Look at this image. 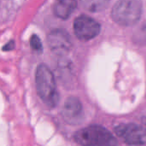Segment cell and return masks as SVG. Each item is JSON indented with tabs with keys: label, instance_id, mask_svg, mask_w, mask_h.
<instances>
[{
	"label": "cell",
	"instance_id": "6da1fadb",
	"mask_svg": "<svg viewBox=\"0 0 146 146\" xmlns=\"http://www.w3.org/2000/svg\"><path fill=\"white\" fill-rule=\"evenodd\" d=\"M35 83L38 95L44 104L50 108L56 107L59 102V93L54 75L45 64L38 66L35 74Z\"/></svg>",
	"mask_w": 146,
	"mask_h": 146
},
{
	"label": "cell",
	"instance_id": "7a4b0ae2",
	"mask_svg": "<svg viewBox=\"0 0 146 146\" xmlns=\"http://www.w3.org/2000/svg\"><path fill=\"white\" fill-rule=\"evenodd\" d=\"M74 140L80 146H117L118 143L113 134L98 125H92L77 131Z\"/></svg>",
	"mask_w": 146,
	"mask_h": 146
},
{
	"label": "cell",
	"instance_id": "3957f363",
	"mask_svg": "<svg viewBox=\"0 0 146 146\" xmlns=\"http://www.w3.org/2000/svg\"><path fill=\"white\" fill-rule=\"evenodd\" d=\"M142 7V0H118L112 9L111 17L121 26H133L141 17Z\"/></svg>",
	"mask_w": 146,
	"mask_h": 146
},
{
	"label": "cell",
	"instance_id": "277c9868",
	"mask_svg": "<svg viewBox=\"0 0 146 146\" xmlns=\"http://www.w3.org/2000/svg\"><path fill=\"white\" fill-rule=\"evenodd\" d=\"M115 133L127 145H144L146 144V130L138 124H120L115 128Z\"/></svg>",
	"mask_w": 146,
	"mask_h": 146
},
{
	"label": "cell",
	"instance_id": "5b68a950",
	"mask_svg": "<svg viewBox=\"0 0 146 146\" xmlns=\"http://www.w3.org/2000/svg\"><path fill=\"white\" fill-rule=\"evenodd\" d=\"M101 30L100 24L93 18L82 15L74 22V32L76 37L82 41H88L97 37Z\"/></svg>",
	"mask_w": 146,
	"mask_h": 146
},
{
	"label": "cell",
	"instance_id": "8992f818",
	"mask_svg": "<svg viewBox=\"0 0 146 146\" xmlns=\"http://www.w3.org/2000/svg\"><path fill=\"white\" fill-rule=\"evenodd\" d=\"M63 119L69 125H79L84 120V110L80 100L74 96L67 98L62 110Z\"/></svg>",
	"mask_w": 146,
	"mask_h": 146
},
{
	"label": "cell",
	"instance_id": "52a82bcc",
	"mask_svg": "<svg viewBox=\"0 0 146 146\" xmlns=\"http://www.w3.org/2000/svg\"><path fill=\"white\" fill-rule=\"evenodd\" d=\"M47 40L50 49L58 54L68 52L72 46L69 34L65 30L60 28L50 32L47 37Z\"/></svg>",
	"mask_w": 146,
	"mask_h": 146
},
{
	"label": "cell",
	"instance_id": "ba28073f",
	"mask_svg": "<svg viewBox=\"0 0 146 146\" xmlns=\"http://www.w3.org/2000/svg\"><path fill=\"white\" fill-rule=\"evenodd\" d=\"M77 7V0H55L53 12L60 19H68Z\"/></svg>",
	"mask_w": 146,
	"mask_h": 146
},
{
	"label": "cell",
	"instance_id": "9c48e42d",
	"mask_svg": "<svg viewBox=\"0 0 146 146\" xmlns=\"http://www.w3.org/2000/svg\"><path fill=\"white\" fill-rule=\"evenodd\" d=\"M82 6L90 12H99L104 10L110 0H80Z\"/></svg>",
	"mask_w": 146,
	"mask_h": 146
},
{
	"label": "cell",
	"instance_id": "30bf717a",
	"mask_svg": "<svg viewBox=\"0 0 146 146\" xmlns=\"http://www.w3.org/2000/svg\"><path fill=\"white\" fill-rule=\"evenodd\" d=\"M133 41L139 44H146V22L143 23L133 33Z\"/></svg>",
	"mask_w": 146,
	"mask_h": 146
},
{
	"label": "cell",
	"instance_id": "8fae6325",
	"mask_svg": "<svg viewBox=\"0 0 146 146\" xmlns=\"http://www.w3.org/2000/svg\"><path fill=\"white\" fill-rule=\"evenodd\" d=\"M30 45L34 51H36V52H41L42 51V49H43L42 43H41L39 38L35 34H33L30 38Z\"/></svg>",
	"mask_w": 146,
	"mask_h": 146
},
{
	"label": "cell",
	"instance_id": "7c38bea8",
	"mask_svg": "<svg viewBox=\"0 0 146 146\" xmlns=\"http://www.w3.org/2000/svg\"><path fill=\"white\" fill-rule=\"evenodd\" d=\"M142 121H143V123L145 124V125H146V115L143 118V120H142Z\"/></svg>",
	"mask_w": 146,
	"mask_h": 146
}]
</instances>
